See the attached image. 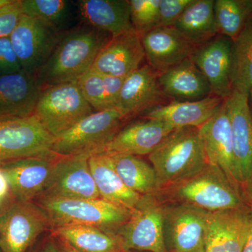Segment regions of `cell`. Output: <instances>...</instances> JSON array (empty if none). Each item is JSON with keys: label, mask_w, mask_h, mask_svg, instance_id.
Instances as JSON below:
<instances>
[{"label": "cell", "mask_w": 252, "mask_h": 252, "mask_svg": "<svg viewBox=\"0 0 252 252\" xmlns=\"http://www.w3.org/2000/svg\"><path fill=\"white\" fill-rule=\"evenodd\" d=\"M112 36L83 23L63 33L49 59L36 73L41 90L77 81L90 70L100 50Z\"/></svg>", "instance_id": "obj_1"}, {"label": "cell", "mask_w": 252, "mask_h": 252, "mask_svg": "<svg viewBox=\"0 0 252 252\" xmlns=\"http://www.w3.org/2000/svg\"><path fill=\"white\" fill-rule=\"evenodd\" d=\"M164 203H185L216 212L247 205L240 188L218 167L207 162L185 180L157 193Z\"/></svg>", "instance_id": "obj_2"}, {"label": "cell", "mask_w": 252, "mask_h": 252, "mask_svg": "<svg viewBox=\"0 0 252 252\" xmlns=\"http://www.w3.org/2000/svg\"><path fill=\"white\" fill-rule=\"evenodd\" d=\"M149 159L157 175V193L193 175L208 162L197 127L175 129L149 154Z\"/></svg>", "instance_id": "obj_3"}, {"label": "cell", "mask_w": 252, "mask_h": 252, "mask_svg": "<svg viewBox=\"0 0 252 252\" xmlns=\"http://www.w3.org/2000/svg\"><path fill=\"white\" fill-rule=\"evenodd\" d=\"M37 205L53 228L67 225H91L114 233L127 221L131 210L102 198H61L41 196Z\"/></svg>", "instance_id": "obj_4"}, {"label": "cell", "mask_w": 252, "mask_h": 252, "mask_svg": "<svg viewBox=\"0 0 252 252\" xmlns=\"http://www.w3.org/2000/svg\"><path fill=\"white\" fill-rule=\"evenodd\" d=\"M94 112L73 81L42 89L33 115L56 138Z\"/></svg>", "instance_id": "obj_5"}, {"label": "cell", "mask_w": 252, "mask_h": 252, "mask_svg": "<svg viewBox=\"0 0 252 252\" xmlns=\"http://www.w3.org/2000/svg\"><path fill=\"white\" fill-rule=\"evenodd\" d=\"M124 121L116 109L94 112L56 137L53 152L59 157L84 156L89 158L103 153L122 129Z\"/></svg>", "instance_id": "obj_6"}, {"label": "cell", "mask_w": 252, "mask_h": 252, "mask_svg": "<svg viewBox=\"0 0 252 252\" xmlns=\"http://www.w3.org/2000/svg\"><path fill=\"white\" fill-rule=\"evenodd\" d=\"M165 203L157 193L142 195L127 221L114 234L123 251L167 252L163 236Z\"/></svg>", "instance_id": "obj_7"}, {"label": "cell", "mask_w": 252, "mask_h": 252, "mask_svg": "<svg viewBox=\"0 0 252 252\" xmlns=\"http://www.w3.org/2000/svg\"><path fill=\"white\" fill-rule=\"evenodd\" d=\"M55 140L35 116L0 119V162L56 155Z\"/></svg>", "instance_id": "obj_8"}, {"label": "cell", "mask_w": 252, "mask_h": 252, "mask_svg": "<svg viewBox=\"0 0 252 252\" xmlns=\"http://www.w3.org/2000/svg\"><path fill=\"white\" fill-rule=\"evenodd\" d=\"M207 212L188 204L165 203L163 236L167 252L203 250Z\"/></svg>", "instance_id": "obj_9"}, {"label": "cell", "mask_w": 252, "mask_h": 252, "mask_svg": "<svg viewBox=\"0 0 252 252\" xmlns=\"http://www.w3.org/2000/svg\"><path fill=\"white\" fill-rule=\"evenodd\" d=\"M49 225L47 215L37 204L16 200L0 223V250L28 252Z\"/></svg>", "instance_id": "obj_10"}, {"label": "cell", "mask_w": 252, "mask_h": 252, "mask_svg": "<svg viewBox=\"0 0 252 252\" xmlns=\"http://www.w3.org/2000/svg\"><path fill=\"white\" fill-rule=\"evenodd\" d=\"M61 35L35 18L22 14L9 36L22 70L35 77L52 54Z\"/></svg>", "instance_id": "obj_11"}, {"label": "cell", "mask_w": 252, "mask_h": 252, "mask_svg": "<svg viewBox=\"0 0 252 252\" xmlns=\"http://www.w3.org/2000/svg\"><path fill=\"white\" fill-rule=\"evenodd\" d=\"M89 159L84 156H57L40 197L101 198L91 174Z\"/></svg>", "instance_id": "obj_12"}, {"label": "cell", "mask_w": 252, "mask_h": 252, "mask_svg": "<svg viewBox=\"0 0 252 252\" xmlns=\"http://www.w3.org/2000/svg\"><path fill=\"white\" fill-rule=\"evenodd\" d=\"M248 205L207 212L205 252H243L251 224Z\"/></svg>", "instance_id": "obj_13"}, {"label": "cell", "mask_w": 252, "mask_h": 252, "mask_svg": "<svg viewBox=\"0 0 252 252\" xmlns=\"http://www.w3.org/2000/svg\"><path fill=\"white\" fill-rule=\"evenodd\" d=\"M232 47L231 39L219 34L195 47L190 57L206 78L212 94L223 99L228 98L233 91Z\"/></svg>", "instance_id": "obj_14"}, {"label": "cell", "mask_w": 252, "mask_h": 252, "mask_svg": "<svg viewBox=\"0 0 252 252\" xmlns=\"http://www.w3.org/2000/svg\"><path fill=\"white\" fill-rule=\"evenodd\" d=\"M249 94L233 90L224 99L228 109L235 170L241 187L252 173V115Z\"/></svg>", "instance_id": "obj_15"}, {"label": "cell", "mask_w": 252, "mask_h": 252, "mask_svg": "<svg viewBox=\"0 0 252 252\" xmlns=\"http://www.w3.org/2000/svg\"><path fill=\"white\" fill-rule=\"evenodd\" d=\"M158 74L148 64H144L124 79L116 109L126 121L161 106L166 97Z\"/></svg>", "instance_id": "obj_16"}, {"label": "cell", "mask_w": 252, "mask_h": 252, "mask_svg": "<svg viewBox=\"0 0 252 252\" xmlns=\"http://www.w3.org/2000/svg\"><path fill=\"white\" fill-rule=\"evenodd\" d=\"M57 155L0 162L17 201L32 202L42 195Z\"/></svg>", "instance_id": "obj_17"}, {"label": "cell", "mask_w": 252, "mask_h": 252, "mask_svg": "<svg viewBox=\"0 0 252 252\" xmlns=\"http://www.w3.org/2000/svg\"><path fill=\"white\" fill-rule=\"evenodd\" d=\"M145 60L140 34L134 30L111 37L99 51L91 69L125 79L142 67Z\"/></svg>", "instance_id": "obj_18"}, {"label": "cell", "mask_w": 252, "mask_h": 252, "mask_svg": "<svg viewBox=\"0 0 252 252\" xmlns=\"http://www.w3.org/2000/svg\"><path fill=\"white\" fill-rule=\"evenodd\" d=\"M140 36L147 64L158 74L189 59L195 49L174 26L152 28Z\"/></svg>", "instance_id": "obj_19"}, {"label": "cell", "mask_w": 252, "mask_h": 252, "mask_svg": "<svg viewBox=\"0 0 252 252\" xmlns=\"http://www.w3.org/2000/svg\"><path fill=\"white\" fill-rule=\"evenodd\" d=\"M198 128L207 162L220 168L233 185L240 188L235 170L230 119L225 100L220 110Z\"/></svg>", "instance_id": "obj_20"}, {"label": "cell", "mask_w": 252, "mask_h": 252, "mask_svg": "<svg viewBox=\"0 0 252 252\" xmlns=\"http://www.w3.org/2000/svg\"><path fill=\"white\" fill-rule=\"evenodd\" d=\"M175 130L161 121L143 118L122 127L104 152L149 156Z\"/></svg>", "instance_id": "obj_21"}, {"label": "cell", "mask_w": 252, "mask_h": 252, "mask_svg": "<svg viewBox=\"0 0 252 252\" xmlns=\"http://www.w3.org/2000/svg\"><path fill=\"white\" fill-rule=\"evenodd\" d=\"M80 23L117 36L134 31L130 1L78 0L75 2Z\"/></svg>", "instance_id": "obj_22"}, {"label": "cell", "mask_w": 252, "mask_h": 252, "mask_svg": "<svg viewBox=\"0 0 252 252\" xmlns=\"http://www.w3.org/2000/svg\"><path fill=\"white\" fill-rule=\"evenodd\" d=\"M158 81L165 97L176 102L199 100L213 94L206 78L190 58L158 73Z\"/></svg>", "instance_id": "obj_23"}, {"label": "cell", "mask_w": 252, "mask_h": 252, "mask_svg": "<svg viewBox=\"0 0 252 252\" xmlns=\"http://www.w3.org/2000/svg\"><path fill=\"white\" fill-rule=\"evenodd\" d=\"M41 92L36 77L24 71L0 77V119L33 115Z\"/></svg>", "instance_id": "obj_24"}, {"label": "cell", "mask_w": 252, "mask_h": 252, "mask_svg": "<svg viewBox=\"0 0 252 252\" xmlns=\"http://www.w3.org/2000/svg\"><path fill=\"white\" fill-rule=\"evenodd\" d=\"M224 99L216 95L195 101L176 102L161 105L145 113L142 118L166 123L174 129L203 125L220 108Z\"/></svg>", "instance_id": "obj_25"}, {"label": "cell", "mask_w": 252, "mask_h": 252, "mask_svg": "<svg viewBox=\"0 0 252 252\" xmlns=\"http://www.w3.org/2000/svg\"><path fill=\"white\" fill-rule=\"evenodd\" d=\"M89 167L100 198L118 206L132 210L142 197L124 183L113 166L108 154L91 156Z\"/></svg>", "instance_id": "obj_26"}, {"label": "cell", "mask_w": 252, "mask_h": 252, "mask_svg": "<svg viewBox=\"0 0 252 252\" xmlns=\"http://www.w3.org/2000/svg\"><path fill=\"white\" fill-rule=\"evenodd\" d=\"M214 6V0H193L173 26L195 48L219 35Z\"/></svg>", "instance_id": "obj_27"}, {"label": "cell", "mask_w": 252, "mask_h": 252, "mask_svg": "<svg viewBox=\"0 0 252 252\" xmlns=\"http://www.w3.org/2000/svg\"><path fill=\"white\" fill-rule=\"evenodd\" d=\"M56 236L79 252H125L114 233L91 225L54 228Z\"/></svg>", "instance_id": "obj_28"}, {"label": "cell", "mask_w": 252, "mask_h": 252, "mask_svg": "<svg viewBox=\"0 0 252 252\" xmlns=\"http://www.w3.org/2000/svg\"><path fill=\"white\" fill-rule=\"evenodd\" d=\"M23 14L35 18L53 31L63 34L72 28L75 3L67 0H21Z\"/></svg>", "instance_id": "obj_29"}, {"label": "cell", "mask_w": 252, "mask_h": 252, "mask_svg": "<svg viewBox=\"0 0 252 252\" xmlns=\"http://www.w3.org/2000/svg\"><path fill=\"white\" fill-rule=\"evenodd\" d=\"M124 79L91 69L77 81L81 94L94 112L116 109Z\"/></svg>", "instance_id": "obj_30"}, {"label": "cell", "mask_w": 252, "mask_h": 252, "mask_svg": "<svg viewBox=\"0 0 252 252\" xmlns=\"http://www.w3.org/2000/svg\"><path fill=\"white\" fill-rule=\"evenodd\" d=\"M108 154L116 172L129 189L141 195L157 193V175L152 165L135 156Z\"/></svg>", "instance_id": "obj_31"}, {"label": "cell", "mask_w": 252, "mask_h": 252, "mask_svg": "<svg viewBox=\"0 0 252 252\" xmlns=\"http://www.w3.org/2000/svg\"><path fill=\"white\" fill-rule=\"evenodd\" d=\"M232 84L233 90L247 94L252 89V16L233 40Z\"/></svg>", "instance_id": "obj_32"}, {"label": "cell", "mask_w": 252, "mask_h": 252, "mask_svg": "<svg viewBox=\"0 0 252 252\" xmlns=\"http://www.w3.org/2000/svg\"><path fill=\"white\" fill-rule=\"evenodd\" d=\"M214 11L219 34L232 41L252 16L249 0H216Z\"/></svg>", "instance_id": "obj_33"}, {"label": "cell", "mask_w": 252, "mask_h": 252, "mask_svg": "<svg viewBox=\"0 0 252 252\" xmlns=\"http://www.w3.org/2000/svg\"><path fill=\"white\" fill-rule=\"evenodd\" d=\"M160 0H130L131 22L139 34L157 26Z\"/></svg>", "instance_id": "obj_34"}, {"label": "cell", "mask_w": 252, "mask_h": 252, "mask_svg": "<svg viewBox=\"0 0 252 252\" xmlns=\"http://www.w3.org/2000/svg\"><path fill=\"white\" fill-rule=\"evenodd\" d=\"M192 1L193 0H160L156 27L173 26Z\"/></svg>", "instance_id": "obj_35"}, {"label": "cell", "mask_w": 252, "mask_h": 252, "mask_svg": "<svg viewBox=\"0 0 252 252\" xmlns=\"http://www.w3.org/2000/svg\"><path fill=\"white\" fill-rule=\"evenodd\" d=\"M22 71L9 37L0 38V77Z\"/></svg>", "instance_id": "obj_36"}, {"label": "cell", "mask_w": 252, "mask_h": 252, "mask_svg": "<svg viewBox=\"0 0 252 252\" xmlns=\"http://www.w3.org/2000/svg\"><path fill=\"white\" fill-rule=\"evenodd\" d=\"M22 14L21 0L0 9V38L9 37Z\"/></svg>", "instance_id": "obj_37"}, {"label": "cell", "mask_w": 252, "mask_h": 252, "mask_svg": "<svg viewBox=\"0 0 252 252\" xmlns=\"http://www.w3.org/2000/svg\"><path fill=\"white\" fill-rule=\"evenodd\" d=\"M15 201L16 200L0 163V223Z\"/></svg>", "instance_id": "obj_38"}, {"label": "cell", "mask_w": 252, "mask_h": 252, "mask_svg": "<svg viewBox=\"0 0 252 252\" xmlns=\"http://www.w3.org/2000/svg\"><path fill=\"white\" fill-rule=\"evenodd\" d=\"M243 252H252V211L250 232H249L248 238H247L246 242H245Z\"/></svg>", "instance_id": "obj_39"}, {"label": "cell", "mask_w": 252, "mask_h": 252, "mask_svg": "<svg viewBox=\"0 0 252 252\" xmlns=\"http://www.w3.org/2000/svg\"><path fill=\"white\" fill-rule=\"evenodd\" d=\"M243 187L245 188V190H246L247 195H248L249 200L252 203V173L250 178H249L248 182L245 184Z\"/></svg>", "instance_id": "obj_40"}, {"label": "cell", "mask_w": 252, "mask_h": 252, "mask_svg": "<svg viewBox=\"0 0 252 252\" xmlns=\"http://www.w3.org/2000/svg\"><path fill=\"white\" fill-rule=\"evenodd\" d=\"M41 252H61V250L53 242H49Z\"/></svg>", "instance_id": "obj_41"}, {"label": "cell", "mask_w": 252, "mask_h": 252, "mask_svg": "<svg viewBox=\"0 0 252 252\" xmlns=\"http://www.w3.org/2000/svg\"><path fill=\"white\" fill-rule=\"evenodd\" d=\"M61 243H62V245H61V252H79L77 251V250H74V248H72L70 245H68L67 243H64V242L61 240Z\"/></svg>", "instance_id": "obj_42"}, {"label": "cell", "mask_w": 252, "mask_h": 252, "mask_svg": "<svg viewBox=\"0 0 252 252\" xmlns=\"http://www.w3.org/2000/svg\"><path fill=\"white\" fill-rule=\"evenodd\" d=\"M16 0H0V9L7 5L12 4Z\"/></svg>", "instance_id": "obj_43"}, {"label": "cell", "mask_w": 252, "mask_h": 252, "mask_svg": "<svg viewBox=\"0 0 252 252\" xmlns=\"http://www.w3.org/2000/svg\"><path fill=\"white\" fill-rule=\"evenodd\" d=\"M249 97H250V98H251L252 102V89L250 91V94H249Z\"/></svg>", "instance_id": "obj_44"}, {"label": "cell", "mask_w": 252, "mask_h": 252, "mask_svg": "<svg viewBox=\"0 0 252 252\" xmlns=\"http://www.w3.org/2000/svg\"><path fill=\"white\" fill-rule=\"evenodd\" d=\"M249 1H250V9H251L252 14V0H249Z\"/></svg>", "instance_id": "obj_45"}, {"label": "cell", "mask_w": 252, "mask_h": 252, "mask_svg": "<svg viewBox=\"0 0 252 252\" xmlns=\"http://www.w3.org/2000/svg\"><path fill=\"white\" fill-rule=\"evenodd\" d=\"M198 252H205V249H203V250H200V251H199Z\"/></svg>", "instance_id": "obj_46"}, {"label": "cell", "mask_w": 252, "mask_h": 252, "mask_svg": "<svg viewBox=\"0 0 252 252\" xmlns=\"http://www.w3.org/2000/svg\"><path fill=\"white\" fill-rule=\"evenodd\" d=\"M0 252H2L1 251V250H0Z\"/></svg>", "instance_id": "obj_47"}]
</instances>
